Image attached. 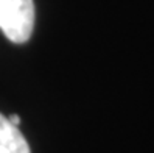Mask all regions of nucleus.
Listing matches in <instances>:
<instances>
[{"mask_svg": "<svg viewBox=\"0 0 154 153\" xmlns=\"http://www.w3.org/2000/svg\"><path fill=\"white\" fill-rule=\"evenodd\" d=\"M0 153H30L28 142L25 141L19 127L0 114Z\"/></svg>", "mask_w": 154, "mask_h": 153, "instance_id": "nucleus-2", "label": "nucleus"}, {"mask_svg": "<svg viewBox=\"0 0 154 153\" xmlns=\"http://www.w3.org/2000/svg\"><path fill=\"white\" fill-rule=\"evenodd\" d=\"M8 119H10V122H11L13 125H16V127H19V123H20V117H19L17 114H11Z\"/></svg>", "mask_w": 154, "mask_h": 153, "instance_id": "nucleus-3", "label": "nucleus"}, {"mask_svg": "<svg viewBox=\"0 0 154 153\" xmlns=\"http://www.w3.org/2000/svg\"><path fill=\"white\" fill-rule=\"evenodd\" d=\"M33 0H0V30L11 42H26L33 33Z\"/></svg>", "mask_w": 154, "mask_h": 153, "instance_id": "nucleus-1", "label": "nucleus"}]
</instances>
